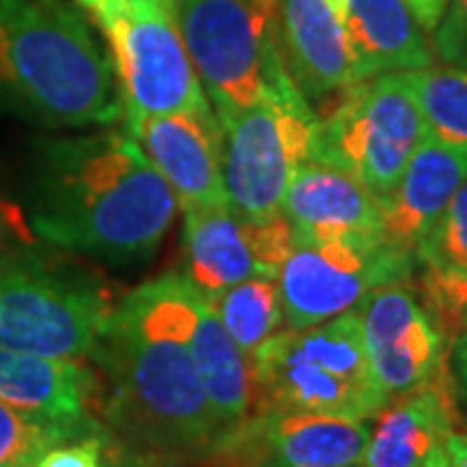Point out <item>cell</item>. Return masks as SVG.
Segmentation results:
<instances>
[{"label":"cell","mask_w":467,"mask_h":467,"mask_svg":"<svg viewBox=\"0 0 467 467\" xmlns=\"http://www.w3.org/2000/svg\"><path fill=\"white\" fill-rule=\"evenodd\" d=\"M187 285L182 273H164L122 296L88 356L109 434L122 450L180 467L202 460L223 436L184 340Z\"/></svg>","instance_id":"6da1fadb"},{"label":"cell","mask_w":467,"mask_h":467,"mask_svg":"<svg viewBox=\"0 0 467 467\" xmlns=\"http://www.w3.org/2000/svg\"><path fill=\"white\" fill-rule=\"evenodd\" d=\"M177 208L167 180L128 133L39 143L29 223L57 250L133 265L161 247Z\"/></svg>","instance_id":"7a4b0ae2"},{"label":"cell","mask_w":467,"mask_h":467,"mask_svg":"<svg viewBox=\"0 0 467 467\" xmlns=\"http://www.w3.org/2000/svg\"><path fill=\"white\" fill-rule=\"evenodd\" d=\"M0 109L45 128L122 115L112 57L60 0H0Z\"/></svg>","instance_id":"3957f363"},{"label":"cell","mask_w":467,"mask_h":467,"mask_svg":"<svg viewBox=\"0 0 467 467\" xmlns=\"http://www.w3.org/2000/svg\"><path fill=\"white\" fill-rule=\"evenodd\" d=\"M254 413H327L371 420L384 398L368 367L358 309L306 330H281L252 353Z\"/></svg>","instance_id":"277c9868"},{"label":"cell","mask_w":467,"mask_h":467,"mask_svg":"<svg viewBox=\"0 0 467 467\" xmlns=\"http://www.w3.org/2000/svg\"><path fill=\"white\" fill-rule=\"evenodd\" d=\"M112 306L94 273L26 252L0 257V348L84 361Z\"/></svg>","instance_id":"5b68a950"},{"label":"cell","mask_w":467,"mask_h":467,"mask_svg":"<svg viewBox=\"0 0 467 467\" xmlns=\"http://www.w3.org/2000/svg\"><path fill=\"white\" fill-rule=\"evenodd\" d=\"M221 164L229 205L242 218L284 216L285 187L312 161L319 119L291 76L244 109L218 112Z\"/></svg>","instance_id":"8992f818"},{"label":"cell","mask_w":467,"mask_h":467,"mask_svg":"<svg viewBox=\"0 0 467 467\" xmlns=\"http://www.w3.org/2000/svg\"><path fill=\"white\" fill-rule=\"evenodd\" d=\"M312 161L353 174L384 201L398 187L402 171L426 125L405 73H384L356 81L319 104Z\"/></svg>","instance_id":"52a82bcc"},{"label":"cell","mask_w":467,"mask_h":467,"mask_svg":"<svg viewBox=\"0 0 467 467\" xmlns=\"http://www.w3.org/2000/svg\"><path fill=\"white\" fill-rule=\"evenodd\" d=\"M281 0H180L177 26L213 112L244 109L288 78Z\"/></svg>","instance_id":"ba28073f"},{"label":"cell","mask_w":467,"mask_h":467,"mask_svg":"<svg viewBox=\"0 0 467 467\" xmlns=\"http://www.w3.org/2000/svg\"><path fill=\"white\" fill-rule=\"evenodd\" d=\"M94 16L112 45L125 117L213 115L180 26L164 8L107 0Z\"/></svg>","instance_id":"9c48e42d"},{"label":"cell","mask_w":467,"mask_h":467,"mask_svg":"<svg viewBox=\"0 0 467 467\" xmlns=\"http://www.w3.org/2000/svg\"><path fill=\"white\" fill-rule=\"evenodd\" d=\"M413 252L377 236L294 244L278 270L288 330H306L356 309L371 291L413 284Z\"/></svg>","instance_id":"30bf717a"},{"label":"cell","mask_w":467,"mask_h":467,"mask_svg":"<svg viewBox=\"0 0 467 467\" xmlns=\"http://www.w3.org/2000/svg\"><path fill=\"white\" fill-rule=\"evenodd\" d=\"M371 423L327 413H252L198 467H358Z\"/></svg>","instance_id":"8fae6325"},{"label":"cell","mask_w":467,"mask_h":467,"mask_svg":"<svg viewBox=\"0 0 467 467\" xmlns=\"http://www.w3.org/2000/svg\"><path fill=\"white\" fill-rule=\"evenodd\" d=\"M182 213V275L211 304L247 278H278V270L294 250V234L284 216L250 221L229 202Z\"/></svg>","instance_id":"7c38bea8"},{"label":"cell","mask_w":467,"mask_h":467,"mask_svg":"<svg viewBox=\"0 0 467 467\" xmlns=\"http://www.w3.org/2000/svg\"><path fill=\"white\" fill-rule=\"evenodd\" d=\"M368 367L387 400L431 382L447 368L450 337L413 284L371 291L358 306Z\"/></svg>","instance_id":"4fadbf2b"},{"label":"cell","mask_w":467,"mask_h":467,"mask_svg":"<svg viewBox=\"0 0 467 467\" xmlns=\"http://www.w3.org/2000/svg\"><path fill=\"white\" fill-rule=\"evenodd\" d=\"M125 122L128 135L167 180L182 211L229 202L223 184L221 128L216 112L125 117Z\"/></svg>","instance_id":"5bb4252c"},{"label":"cell","mask_w":467,"mask_h":467,"mask_svg":"<svg viewBox=\"0 0 467 467\" xmlns=\"http://www.w3.org/2000/svg\"><path fill=\"white\" fill-rule=\"evenodd\" d=\"M374 418L358 467H447V441L462 426L447 368L384 402Z\"/></svg>","instance_id":"9a60e30c"},{"label":"cell","mask_w":467,"mask_h":467,"mask_svg":"<svg viewBox=\"0 0 467 467\" xmlns=\"http://www.w3.org/2000/svg\"><path fill=\"white\" fill-rule=\"evenodd\" d=\"M281 213L294 244L384 234L382 201L353 174L322 161H304L294 171Z\"/></svg>","instance_id":"2e32d148"},{"label":"cell","mask_w":467,"mask_h":467,"mask_svg":"<svg viewBox=\"0 0 467 467\" xmlns=\"http://www.w3.org/2000/svg\"><path fill=\"white\" fill-rule=\"evenodd\" d=\"M101 384L97 368L73 358H52L0 348V402L70 426L97 429Z\"/></svg>","instance_id":"e0dca14e"},{"label":"cell","mask_w":467,"mask_h":467,"mask_svg":"<svg viewBox=\"0 0 467 467\" xmlns=\"http://www.w3.org/2000/svg\"><path fill=\"white\" fill-rule=\"evenodd\" d=\"M278 42L285 70L312 109L356 84L346 26L327 0H281Z\"/></svg>","instance_id":"ac0fdd59"},{"label":"cell","mask_w":467,"mask_h":467,"mask_svg":"<svg viewBox=\"0 0 467 467\" xmlns=\"http://www.w3.org/2000/svg\"><path fill=\"white\" fill-rule=\"evenodd\" d=\"M184 340L202 389L226 434L254 413L252 361L234 343L213 304L201 291H195L192 284L187 285L184 294Z\"/></svg>","instance_id":"d6986e66"},{"label":"cell","mask_w":467,"mask_h":467,"mask_svg":"<svg viewBox=\"0 0 467 467\" xmlns=\"http://www.w3.org/2000/svg\"><path fill=\"white\" fill-rule=\"evenodd\" d=\"M467 177V150L423 138L398 187L382 201L384 239L413 252Z\"/></svg>","instance_id":"ffe728a7"},{"label":"cell","mask_w":467,"mask_h":467,"mask_svg":"<svg viewBox=\"0 0 467 467\" xmlns=\"http://www.w3.org/2000/svg\"><path fill=\"white\" fill-rule=\"evenodd\" d=\"M346 36L356 81L434 66V47L405 0H348Z\"/></svg>","instance_id":"44dd1931"},{"label":"cell","mask_w":467,"mask_h":467,"mask_svg":"<svg viewBox=\"0 0 467 467\" xmlns=\"http://www.w3.org/2000/svg\"><path fill=\"white\" fill-rule=\"evenodd\" d=\"M413 281L420 299L450 340L460 335L467 309V177L413 250Z\"/></svg>","instance_id":"7402d4cb"},{"label":"cell","mask_w":467,"mask_h":467,"mask_svg":"<svg viewBox=\"0 0 467 467\" xmlns=\"http://www.w3.org/2000/svg\"><path fill=\"white\" fill-rule=\"evenodd\" d=\"M413 88L426 135L467 150V70L454 66H429L405 70Z\"/></svg>","instance_id":"603a6c76"},{"label":"cell","mask_w":467,"mask_h":467,"mask_svg":"<svg viewBox=\"0 0 467 467\" xmlns=\"http://www.w3.org/2000/svg\"><path fill=\"white\" fill-rule=\"evenodd\" d=\"M213 309L234 343L250 358L265 340L285 327L278 278H247L232 285L213 301Z\"/></svg>","instance_id":"cb8c5ba5"},{"label":"cell","mask_w":467,"mask_h":467,"mask_svg":"<svg viewBox=\"0 0 467 467\" xmlns=\"http://www.w3.org/2000/svg\"><path fill=\"white\" fill-rule=\"evenodd\" d=\"M86 431L94 429L24 413L0 402V467H32L34 460L45 450H50L52 444H60Z\"/></svg>","instance_id":"d4e9b609"},{"label":"cell","mask_w":467,"mask_h":467,"mask_svg":"<svg viewBox=\"0 0 467 467\" xmlns=\"http://www.w3.org/2000/svg\"><path fill=\"white\" fill-rule=\"evenodd\" d=\"M122 444L109 434L107 426L66 439L45 450L32 467H115Z\"/></svg>","instance_id":"484cf974"},{"label":"cell","mask_w":467,"mask_h":467,"mask_svg":"<svg viewBox=\"0 0 467 467\" xmlns=\"http://www.w3.org/2000/svg\"><path fill=\"white\" fill-rule=\"evenodd\" d=\"M434 55L441 63L467 70V0H450L434 32Z\"/></svg>","instance_id":"4316f807"},{"label":"cell","mask_w":467,"mask_h":467,"mask_svg":"<svg viewBox=\"0 0 467 467\" xmlns=\"http://www.w3.org/2000/svg\"><path fill=\"white\" fill-rule=\"evenodd\" d=\"M447 371H450L454 400H457V408H460V418L467 426V333H460L450 343Z\"/></svg>","instance_id":"83f0119b"},{"label":"cell","mask_w":467,"mask_h":467,"mask_svg":"<svg viewBox=\"0 0 467 467\" xmlns=\"http://www.w3.org/2000/svg\"><path fill=\"white\" fill-rule=\"evenodd\" d=\"M11 242L29 244V232H26V226H24L16 208H11L8 202L0 201V257L14 254V252L8 250Z\"/></svg>","instance_id":"f1b7e54d"},{"label":"cell","mask_w":467,"mask_h":467,"mask_svg":"<svg viewBox=\"0 0 467 467\" xmlns=\"http://www.w3.org/2000/svg\"><path fill=\"white\" fill-rule=\"evenodd\" d=\"M405 3H408V8L413 11V16H416L418 24H420L429 34L434 32L436 24L441 21L447 5H450V0H405Z\"/></svg>","instance_id":"f546056e"},{"label":"cell","mask_w":467,"mask_h":467,"mask_svg":"<svg viewBox=\"0 0 467 467\" xmlns=\"http://www.w3.org/2000/svg\"><path fill=\"white\" fill-rule=\"evenodd\" d=\"M115 467H180L174 460L159 457V454H146V451H119Z\"/></svg>","instance_id":"4dcf8cb0"},{"label":"cell","mask_w":467,"mask_h":467,"mask_svg":"<svg viewBox=\"0 0 467 467\" xmlns=\"http://www.w3.org/2000/svg\"><path fill=\"white\" fill-rule=\"evenodd\" d=\"M447 467H467V434L454 431L447 441Z\"/></svg>","instance_id":"1f68e13d"},{"label":"cell","mask_w":467,"mask_h":467,"mask_svg":"<svg viewBox=\"0 0 467 467\" xmlns=\"http://www.w3.org/2000/svg\"><path fill=\"white\" fill-rule=\"evenodd\" d=\"M130 3H140V5H159V8H164L171 18L177 16V5H180V0H130Z\"/></svg>","instance_id":"d6a6232c"},{"label":"cell","mask_w":467,"mask_h":467,"mask_svg":"<svg viewBox=\"0 0 467 467\" xmlns=\"http://www.w3.org/2000/svg\"><path fill=\"white\" fill-rule=\"evenodd\" d=\"M327 5L335 11V16L346 21V11H348V0H327Z\"/></svg>","instance_id":"836d02e7"},{"label":"cell","mask_w":467,"mask_h":467,"mask_svg":"<svg viewBox=\"0 0 467 467\" xmlns=\"http://www.w3.org/2000/svg\"><path fill=\"white\" fill-rule=\"evenodd\" d=\"M78 3L84 5L86 11H91V14H97V11H99V8H101V5H104V3H107V0H78Z\"/></svg>","instance_id":"e575fe53"},{"label":"cell","mask_w":467,"mask_h":467,"mask_svg":"<svg viewBox=\"0 0 467 467\" xmlns=\"http://www.w3.org/2000/svg\"><path fill=\"white\" fill-rule=\"evenodd\" d=\"M460 333H467V309L462 312V319H460Z\"/></svg>","instance_id":"d590c367"}]
</instances>
